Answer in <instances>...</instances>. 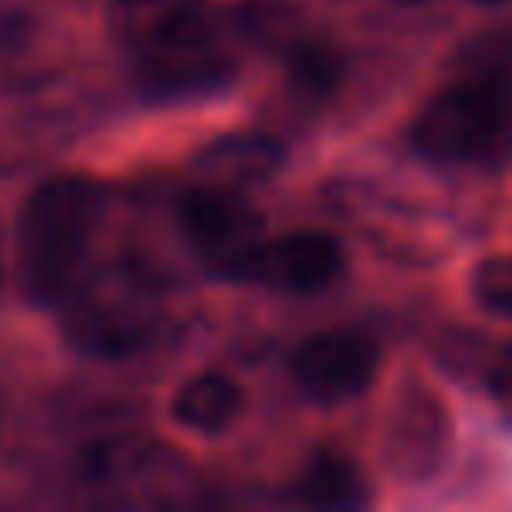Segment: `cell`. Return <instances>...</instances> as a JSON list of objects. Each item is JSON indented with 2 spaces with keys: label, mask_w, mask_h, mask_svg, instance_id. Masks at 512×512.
Here are the masks:
<instances>
[{
  "label": "cell",
  "mask_w": 512,
  "mask_h": 512,
  "mask_svg": "<svg viewBox=\"0 0 512 512\" xmlns=\"http://www.w3.org/2000/svg\"><path fill=\"white\" fill-rule=\"evenodd\" d=\"M64 332L88 356H128L152 336L148 284L128 272H104L64 296Z\"/></svg>",
  "instance_id": "4"
},
{
  "label": "cell",
  "mask_w": 512,
  "mask_h": 512,
  "mask_svg": "<svg viewBox=\"0 0 512 512\" xmlns=\"http://www.w3.org/2000/svg\"><path fill=\"white\" fill-rule=\"evenodd\" d=\"M380 344L360 328H324L296 344L292 384L316 404H344L376 380Z\"/></svg>",
  "instance_id": "6"
},
{
  "label": "cell",
  "mask_w": 512,
  "mask_h": 512,
  "mask_svg": "<svg viewBox=\"0 0 512 512\" xmlns=\"http://www.w3.org/2000/svg\"><path fill=\"white\" fill-rule=\"evenodd\" d=\"M24 40V20L16 12H0V52L16 48Z\"/></svg>",
  "instance_id": "14"
},
{
  "label": "cell",
  "mask_w": 512,
  "mask_h": 512,
  "mask_svg": "<svg viewBox=\"0 0 512 512\" xmlns=\"http://www.w3.org/2000/svg\"><path fill=\"white\" fill-rule=\"evenodd\" d=\"M408 404L396 408L392 432H388V456L392 468L404 476H428L444 456V408L432 392L408 388Z\"/></svg>",
  "instance_id": "8"
},
{
  "label": "cell",
  "mask_w": 512,
  "mask_h": 512,
  "mask_svg": "<svg viewBox=\"0 0 512 512\" xmlns=\"http://www.w3.org/2000/svg\"><path fill=\"white\" fill-rule=\"evenodd\" d=\"M292 492H296V500L316 504V508H360V504H368V484H364L360 468L340 452H316L300 468Z\"/></svg>",
  "instance_id": "10"
},
{
  "label": "cell",
  "mask_w": 512,
  "mask_h": 512,
  "mask_svg": "<svg viewBox=\"0 0 512 512\" xmlns=\"http://www.w3.org/2000/svg\"><path fill=\"white\" fill-rule=\"evenodd\" d=\"M484 4H496V0H484Z\"/></svg>",
  "instance_id": "16"
},
{
  "label": "cell",
  "mask_w": 512,
  "mask_h": 512,
  "mask_svg": "<svg viewBox=\"0 0 512 512\" xmlns=\"http://www.w3.org/2000/svg\"><path fill=\"white\" fill-rule=\"evenodd\" d=\"M112 24L152 100L208 96L236 72L224 28L204 0H120Z\"/></svg>",
  "instance_id": "1"
},
{
  "label": "cell",
  "mask_w": 512,
  "mask_h": 512,
  "mask_svg": "<svg viewBox=\"0 0 512 512\" xmlns=\"http://www.w3.org/2000/svg\"><path fill=\"white\" fill-rule=\"evenodd\" d=\"M104 212L108 188L88 176H56L28 196L16 228V272L32 300L60 304L80 284Z\"/></svg>",
  "instance_id": "2"
},
{
  "label": "cell",
  "mask_w": 512,
  "mask_h": 512,
  "mask_svg": "<svg viewBox=\"0 0 512 512\" xmlns=\"http://www.w3.org/2000/svg\"><path fill=\"white\" fill-rule=\"evenodd\" d=\"M244 412V388L224 372H196L172 396V420L200 436H220Z\"/></svg>",
  "instance_id": "9"
},
{
  "label": "cell",
  "mask_w": 512,
  "mask_h": 512,
  "mask_svg": "<svg viewBox=\"0 0 512 512\" xmlns=\"http://www.w3.org/2000/svg\"><path fill=\"white\" fill-rule=\"evenodd\" d=\"M288 72H292V84L308 96H328L344 72V60L340 52H332L328 44H300L292 56H288Z\"/></svg>",
  "instance_id": "13"
},
{
  "label": "cell",
  "mask_w": 512,
  "mask_h": 512,
  "mask_svg": "<svg viewBox=\"0 0 512 512\" xmlns=\"http://www.w3.org/2000/svg\"><path fill=\"white\" fill-rule=\"evenodd\" d=\"M412 148L432 164H496L512 152V96L496 76H464L416 112Z\"/></svg>",
  "instance_id": "3"
},
{
  "label": "cell",
  "mask_w": 512,
  "mask_h": 512,
  "mask_svg": "<svg viewBox=\"0 0 512 512\" xmlns=\"http://www.w3.org/2000/svg\"><path fill=\"white\" fill-rule=\"evenodd\" d=\"M500 380L512 388V344L504 348V360H500Z\"/></svg>",
  "instance_id": "15"
},
{
  "label": "cell",
  "mask_w": 512,
  "mask_h": 512,
  "mask_svg": "<svg viewBox=\"0 0 512 512\" xmlns=\"http://www.w3.org/2000/svg\"><path fill=\"white\" fill-rule=\"evenodd\" d=\"M200 164H204V172H212V180L240 184V180L268 176L280 164V148L264 136H232V140L212 144Z\"/></svg>",
  "instance_id": "11"
},
{
  "label": "cell",
  "mask_w": 512,
  "mask_h": 512,
  "mask_svg": "<svg viewBox=\"0 0 512 512\" xmlns=\"http://www.w3.org/2000/svg\"><path fill=\"white\" fill-rule=\"evenodd\" d=\"M472 304L496 320H512V252L484 256L472 268Z\"/></svg>",
  "instance_id": "12"
},
{
  "label": "cell",
  "mask_w": 512,
  "mask_h": 512,
  "mask_svg": "<svg viewBox=\"0 0 512 512\" xmlns=\"http://www.w3.org/2000/svg\"><path fill=\"white\" fill-rule=\"evenodd\" d=\"M180 228L192 240V248L200 256H208L224 272L248 244H256L260 208L236 184L212 180V184H200V188L184 192V200H180Z\"/></svg>",
  "instance_id": "7"
},
{
  "label": "cell",
  "mask_w": 512,
  "mask_h": 512,
  "mask_svg": "<svg viewBox=\"0 0 512 512\" xmlns=\"http://www.w3.org/2000/svg\"><path fill=\"white\" fill-rule=\"evenodd\" d=\"M340 272H344V248L328 232H312V228L256 240L224 268V276L232 280L276 292H300V296L328 288Z\"/></svg>",
  "instance_id": "5"
}]
</instances>
